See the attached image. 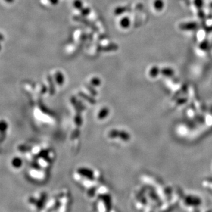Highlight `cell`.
<instances>
[{"instance_id":"ac0fdd59","label":"cell","mask_w":212,"mask_h":212,"mask_svg":"<svg viewBox=\"0 0 212 212\" xmlns=\"http://www.w3.org/2000/svg\"><path fill=\"white\" fill-rule=\"evenodd\" d=\"M52 5H56L58 2V0H48Z\"/></svg>"},{"instance_id":"5bb4252c","label":"cell","mask_w":212,"mask_h":212,"mask_svg":"<svg viewBox=\"0 0 212 212\" xmlns=\"http://www.w3.org/2000/svg\"><path fill=\"white\" fill-rule=\"evenodd\" d=\"M100 83H101L100 80V79L97 78V77H94L91 80V84L93 86H100Z\"/></svg>"},{"instance_id":"e0dca14e","label":"cell","mask_w":212,"mask_h":212,"mask_svg":"<svg viewBox=\"0 0 212 212\" xmlns=\"http://www.w3.org/2000/svg\"><path fill=\"white\" fill-rule=\"evenodd\" d=\"M21 165V160L20 159H14L13 160V166L20 167Z\"/></svg>"},{"instance_id":"30bf717a","label":"cell","mask_w":212,"mask_h":212,"mask_svg":"<svg viewBox=\"0 0 212 212\" xmlns=\"http://www.w3.org/2000/svg\"><path fill=\"white\" fill-rule=\"evenodd\" d=\"M73 6L75 8L79 11L83 8V2L81 0H74V1L73 2Z\"/></svg>"},{"instance_id":"7c38bea8","label":"cell","mask_w":212,"mask_h":212,"mask_svg":"<svg viewBox=\"0 0 212 212\" xmlns=\"http://www.w3.org/2000/svg\"><path fill=\"white\" fill-rule=\"evenodd\" d=\"M208 46H209L208 41L206 40H204L203 42H201L199 47L201 50H206L208 48Z\"/></svg>"},{"instance_id":"52a82bcc","label":"cell","mask_w":212,"mask_h":212,"mask_svg":"<svg viewBox=\"0 0 212 212\" xmlns=\"http://www.w3.org/2000/svg\"><path fill=\"white\" fill-rule=\"evenodd\" d=\"M159 73H160V70L159 69V67L157 66L152 67L149 71V76L151 77L154 78L156 77Z\"/></svg>"},{"instance_id":"3957f363","label":"cell","mask_w":212,"mask_h":212,"mask_svg":"<svg viewBox=\"0 0 212 212\" xmlns=\"http://www.w3.org/2000/svg\"><path fill=\"white\" fill-rule=\"evenodd\" d=\"M198 28V24L196 22H187L180 24L179 28L183 31H192Z\"/></svg>"},{"instance_id":"4fadbf2b","label":"cell","mask_w":212,"mask_h":212,"mask_svg":"<svg viewBox=\"0 0 212 212\" xmlns=\"http://www.w3.org/2000/svg\"><path fill=\"white\" fill-rule=\"evenodd\" d=\"M80 11L81 12V14L83 16H87L90 13L91 11L89 8L85 7V8H83L81 10H80Z\"/></svg>"},{"instance_id":"7a4b0ae2","label":"cell","mask_w":212,"mask_h":212,"mask_svg":"<svg viewBox=\"0 0 212 212\" xmlns=\"http://www.w3.org/2000/svg\"><path fill=\"white\" fill-rule=\"evenodd\" d=\"M97 49L98 51L101 52L114 51L119 49V45L114 43H111L106 45H98Z\"/></svg>"},{"instance_id":"8992f818","label":"cell","mask_w":212,"mask_h":212,"mask_svg":"<svg viewBox=\"0 0 212 212\" xmlns=\"http://www.w3.org/2000/svg\"><path fill=\"white\" fill-rule=\"evenodd\" d=\"M131 24L130 20L127 17H123L120 21V25L123 28H129Z\"/></svg>"},{"instance_id":"9c48e42d","label":"cell","mask_w":212,"mask_h":212,"mask_svg":"<svg viewBox=\"0 0 212 212\" xmlns=\"http://www.w3.org/2000/svg\"><path fill=\"white\" fill-rule=\"evenodd\" d=\"M127 11V8L124 6H120L114 10V14L116 15H120L124 13Z\"/></svg>"},{"instance_id":"277c9868","label":"cell","mask_w":212,"mask_h":212,"mask_svg":"<svg viewBox=\"0 0 212 212\" xmlns=\"http://www.w3.org/2000/svg\"><path fill=\"white\" fill-rule=\"evenodd\" d=\"M153 7L155 10L157 11H161L164 7V2L163 0H154L153 2Z\"/></svg>"},{"instance_id":"ffe728a7","label":"cell","mask_w":212,"mask_h":212,"mask_svg":"<svg viewBox=\"0 0 212 212\" xmlns=\"http://www.w3.org/2000/svg\"><path fill=\"white\" fill-rule=\"evenodd\" d=\"M3 40H4L3 35H2V34H1V41H3Z\"/></svg>"},{"instance_id":"6da1fadb","label":"cell","mask_w":212,"mask_h":212,"mask_svg":"<svg viewBox=\"0 0 212 212\" xmlns=\"http://www.w3.org/2000/svg\"><path fill=\"white\" fill-rule=\"evenodd\" d=\"M73 18V20L75 21L82 23L83 24L85 25L86 26L89 27L90 29H92L93 31H94V32H97L98 31V27L95 24H94L93 22H92L91 21L86 19L83 16L74 15Z\"/></svg>"},{"instance_id":"ba28073f","label":"cell","mask_w":212,"mask_h":212,"mask_svg":"<svg viewBox=\"0 0 212 212\" xmlns=\"http://www.w3.org/2000/svg\"><path fill=\"white\" fill-rule=\"evenodd\" d=\"M55 80L57 84H58L59 85H62L64 81V77L63 73L60 71L56 72L55 74Z\"/></svg>"},{"instance_id":"2e32d148","label":"cell","mask_w":212,"mask_h":212,"mask_svg":"<svg viewBox=\"0 0 212 212\" xmlns=\"http://www.w3.org/2000/svg\"><path fill=\"white\" fill-rule=\"evenodd\" d=\"M78 37H79V38H78L79 40L80 41H81V42L86 41V39H87V35H86L85 33H81V32L80 33L79 35L78 36Z\"/></svg>"},{"instance_id":"8fae6325","label":"cell","mask_w":212,"mask_h":212,"mask_svg":"<svg viewBox=\"0 0 212 212\" xmlns=\"http://www.w3.org/2000/svg\"><path fill=\"white\" fill-rule=\"evenodd\" d=\"M194 4L199 11L202 10V7L203 6V0H194Z\"/></svg>"},{"instance_id":"9a60e30c","label":"cell","mask_w":212,"mask_h":212,"mask_svg":"<svg viewBox=\"0 0 212 212\" xmlns=\"http://www.w3.org/2000/svg\"><path fill=\"white\" fill-rule=\"evenodd\" d=\"M47 80L49 83V84H50V90L53 92L54 90V82H53V79L51 77V76H50V75L47 77Z\"/></svg>"},{"instance_id":"44dd1931","label":"cell","mask_w":212,"mask_h":212,"mask_svg":"<svg viewBox=\"0 0 212 212\" xmlns=\"http://www.w3.org/2000/svg\"><path fill=\"white\" fill-rule=\"evenodd\" d=\"M210 7L212 8V2L210 3Z\"/></svg>"},{"instance_id":"5b68a950","label":"cell","mask_w":212,"mask_h":212,"mask_svg":"<svg viewBox=\"0 0 212 212\" xmlns=\"http://www.w3.org/2000/svg\"><path fill=\"white\" fill-rule=\"evenodd\" d=\"M160 73L166 77H171L174 74V71L171 68L166 67L160 70Z\"/></svg>"},{"instance_id":"d6986e66","label":"cell","mask_w":212,"mask_h":212,"mask_svg":"<svg viewBox=\"0 0 212 212\" xmlns=\"http://www.w3.org/2000/svg\"><path fill=\"white\" fill-rule=\"evenodd\" d=\"M6 2H8V3H11V2H13L14 1V0H5Z\"/></svg>"}]
</instances>
